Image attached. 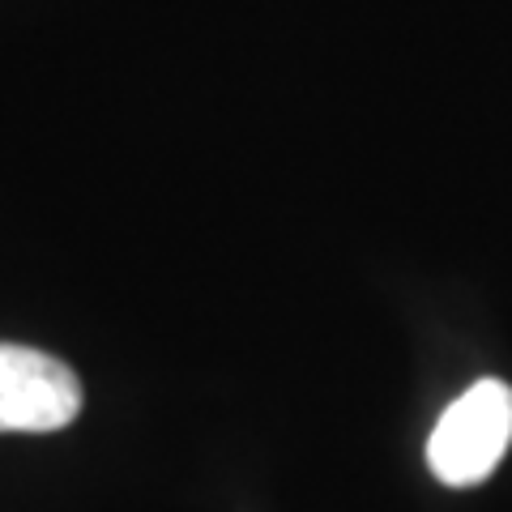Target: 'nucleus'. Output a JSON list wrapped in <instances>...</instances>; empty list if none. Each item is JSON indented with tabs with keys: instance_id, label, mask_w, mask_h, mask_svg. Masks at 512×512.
Returning <instances> with one entry per match:
<instances>
[{
	"instance_id": "nucleus-1",
	"label": "nucleus",
	"mask_w": 512,
	"mask_h": 512,
	"mask_svg": "<svg viewBox=\"0 0 512 512\" xmlns=\"http://www.w3.org/2000/svg\"><path fill=\"white\" fill-rule=\"evenodd\" d=\"M512 444V389L478 380L440 414L427 440V466L444 487H478Z\"/></svg>"
},
{
	"instance_id": "nucleus-2",
	"label": "nucleus",
	"mask_w": 512,
	"mask_h": 512,
	"mask_svg": "<svg viewBox=\"0 0 512 512\" xmlns=\"http://www.w3.org/2000/svg\"><path fill=\"white\" fill-rule=\"evenodd\" d=\"M82 414V380L69 363L35 346L0 342V436L60 431Z\"/></svg>"
}]
</instances>
